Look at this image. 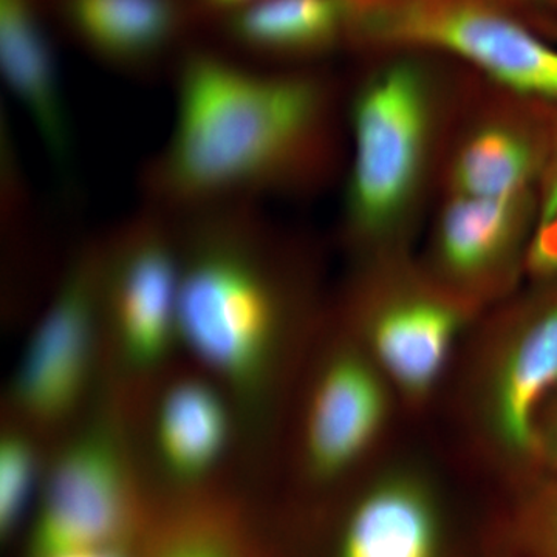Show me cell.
Segmentation results:
<instances>
[{
  "mask_svg": "<svg viewBox=\"0 0 557 557\" xmlns=\"http://www.w3.org/2000/svg\"><path fill=\"white\" fill-rule=\"evenodd\" d=\"M512 534L528 557H557V472L523 480Z\"/></svg>",
  "mask_w": 557,
  "mask_h": 557,
  "instance_id": "18",
  "label": "cell"
},
{
  "mask_svg": "<svg viewBox=\"0 0 557 557\" xmlns=\"http://www.w3.org/2000/svg\"><path fill=\"white\" fill-rule=\"evenodd\" d=\"M64 14L84 46L123 69L160 57L180 24L172 0H64Z\"/></svg>",
  "mask_w": 557,
  "mask_h": 557,
  "instance_id": "14",
  "label": "cell"
},
{
  "mask_svg": "<svg viewBox=\"0 0 557 557\" xmlns=\"http://www.w3.org/2000/svg\"><path fill=\"white\" fill-rule=\"evenodd\" d=\"M537 446L541 472H557V391L539 418Z\"/></svg>",
  "mask_w": 557,
  "mask_h": 557,
  "instance_id": "22",
  "label": "cell"
},
{
  "mask_svg": "<svg viewBox=\"0 0 557 557\" xmlns=\"http://www.w3.org/2000/svg\"><path fill=\"white\" fill-rule=\"evenodd\" d=\"M472 310L474 302L448 288H388L366 304L357 341L399 403L421 409L448 376Z\"/></svg>",
  "mask_w": 557,
  "mask_h": 557,
  "instance_id": "6",
  "label": "cell"
},
{
  "mask_svg": "<svg viewBox=\"0 0 557 557\" xmlns=\"http://www.w3.org/2000/svg\"><path fill=\"white\" fill-rule=\"evenodd\" d=\"M423 70L398 61L362 86L351 106L346 212L351 228L379 239L416 193L426 152L431 106Z\"/></svg>",
  "mask_w": 557,
  "mask_h": 557,
  "instance_id": "4",
  "label": "cell"
},
{
  "mask_svg": "<svg viewBox=\"0 0 557 557\" xmlns=\"http://www.w3.org/2000/svg\"><path fill=\"white\" fill-rule=\"evenodd\" d=\"M131 520L119 450L106 435H87L65 450L51 474L28 557L121 545Z\"/></svg>",
  "mask_w": 557,
  "mask_h": 557,
  "instance_id": "9",
  "label": "cell"
},
{
  "mask_svg": "<svg viewBox=\"0 0 557 557\" xmlns=\"http://www.w3.org/2000/svg\"><path fill=\"white\" fill-rule=\"evenodd\" d=\"M182 256L177 223L145 207L102 256L101 300L132 364H156L177 330Z\"/></svg>",
  "mask_w": 557,
  "mask_h": 557,
  "instance_id": "7",
  "label": "cell"
},
{
  "mask_svg": "<svg viewBox=\"0 0 557 557\" xmlns=\"http://www.w3.org/2000/svg\"><path fill=\"white\" fill-rule=\"evenodd\" d=\"M523 201L454 194L435 236V265L443 285L474 302L507 284L522 244Z\"/></svg>",
  "mask_w": 557,
  "mask_h": 557,
  "instance_id": "12",
  "label": "cell"
},
{
  "mask_svg": "<svg viewBox=\"0 0 557 557\" xmlns=\"http://www.w3.org/2000/svg\"><path fill=\"white\" fill-rule=\"evenodd\" d=\"M0 65L54 170L72 177L75 138L67 98L36 0H0Z\"/></svg>",
  "mask_w": 557,
  "mask_h": 557,
  "instance_id": "11",
  "label": "cell"
},
{
  "mask_svg": "<svg viewBox=\"0 0 557 557\" xmlns=\"http://www.w3.org/2000/svg\"><path fill=\"white\" fill-rule=\"evenodd\" d=\"M537 2L552 3V5H557V0H537Z\"/></svg>",
  "mask_w": 557,
  "mask_h": 557,
  "instance_id": "25",
  "label": "cell"
},
{
  "mask_svg": "<svg viewBox=\"0 0 557 557\" xmlns=\"http://www.w3.org/2000/svg\"><path fill=\"white\" fill-rule=\"evenodd\" d=\"M255 211V201H236L174 218L182 256L177 332L244 388L265 376L285 319Z\"/></svg>",
  "mask_w": 557,
  "mask_h": 557,
  "instance_id": "2",
  "label": "cell"
},
{
  "mask_svg": "<svg viewBox=\"0 0 557 557\" xmlns=\"http://www.w3.org/2000/svg\"><path fill=\"white\" fill-rule=\"evenodd\" d=\"M541 168V149L515 127H482L468 138L454 163L457 196L525 200Z\"/></svg>",
  "mask_w": 557,
  "mask_h": 557,
  "instance_id": "16",
  "label": "cell"
},
{
  "mask_svg": "<svg viewBox=\"0 0 557 557\" xmlns=\"http://www.w3.org/2000/svg\"><path fill=\"white\" fill-rule=\"evenodd\" d=\"M102 255L86 252L69 270L21 366L17 398L40 420H57L81 395L101 309Z\"/></svg>",
  "mask_w": 557,
  "mask_h": 557,
  "instance_id": "10",
  "label": "cell"
},
{
  "mask_svg": "<svg viewBox=\"0 0 557 557\" xmlns=\"http://www.w3.org/2000/svg\"><path fill=\"white\" fill-rule=\"evenodd\" d=\"M228 438V416L218 394L197 381L180 383L161 405L159 445L168 468L194 479L215 463Z\"/></svg>",
  "mask_w": 557,
  "mask_h": 557,
  "instance_id": "17",
  "label": "cell"
},
{
  "mask_svg": "<svg viewBox=\"0 0 557 557\" xmlns=\"http://www.w3.org/2000/svg\"><path fill=\"white\" fill-rule=\"evenodd\" d=\"M541 205L525 249V267L537 281H557V139L548 157Z\"/></svg>",
  "mask_w": 557,
  "mask_h": 557,
  "instance_id": "20",
  "label": "cell"
},
{
  "mask_svg": "<svg viewBox=\"0 0 557 557\" xmlns=\"http://www.w3.org/2000/svg\"><path fill=\"white\" fill-rule=\"evenodd\" d=\"M547 284L480 333L465 368L469 431L518 482L541 474L539 418L557 391V281Z\"/></svg>",
  "mask_w": 557,
  "mask_h": 557,
  "instance_id": "3",
  "label": "cell"
},
{
  "mask_svg": "<svg viewBox=\"0 0 557 557\" xmlns=\"http://www.w3.org/2000/svg\"><path fill=\"white\" fill-rule=\"evenodd\" d=\"M53 557H129L121 549L120 545L112 547H98L76 549V552L62 553V555Z\"/></svg>",
  "mask_w": 557,
  "mask_h": 557,
  "instance_id": "23",
  "label": "cell"
},
{
  "mask_svg": "<svg viewBox=\"0 0 557 557\" xmlns=\"http://www.w3.org/2000/svg\"><path fill=\"white\" fill-rule=\"evenodd\" d=\"M399 401L379 366L357 339L338 348L319 370L304 423L310 475L330 482L358 467L387 432Z\"/></svg>",
  "mask_w": 557,
  "mask_h": 557,
  "instance_id": "8",
  "label": "cell"
},
{
  "mask_svg": "<svg viewBox=\"0 0 557 557\" xmlns=\"http://www.w3.org/2000/svg\"><path fill=\"white\" fill-rule=\"evenodd\" d=\"M442 518L428 480L392 469L369 483L348 512L336 557H440Z\"/></svg>",
  "mask_w": 557,
  "mask_h": 557,
  "instance_id": "13",
  "label": "cell"
},
{
  "mask_svg": "<svg viewBox=\"0 0 557 557\" xmlns=\"http://www.w3.org/2000/svg\"><path fill=\"white\" fill-rule=\"evenodd\" d=\"M256 2H259V0H201V3H203L207 9L226 11V13L230 14L247 9V7Z\"/></svg>",
  "mask_w": 557,
  "mask_h": 557,
  "instance_id": "24",
  "label": "cell"
},
{
  "mask_svg": "<svg viewBox=\"0 0 557 557\" xmlns=\"http://www.w3.org/2000/svg\"><path fill=\"white\" fill-rule=\"evenodd\" d=\"M325 116L309 76L189 51L175 70L170 134L143 168L145 207L178 218L282 188L321 156Z\"/></svg>",
  "mask_w": 557,
  "mask_h": 557,
  "instance_id": "1",
  "label": "cell"
},
{
  "mask_svg": "<svg viewBox=\"0 0 557 557\" xmlns=\"http://www.w3.org/2000/svg\"><path fill=\"white\" fill-rule=\"evenodd\" d=\"M36 458L30 443L9 437L0 448V528L10 534L17 525L35 483Z\"/></svg>",
  "mask_w": 557,
  "mask_h": 557,
  "instance_id": "21",
  "label": "cell"
},
{
  "mask_svg": "<svg viewBox=\"0 0 557 557\" xmlns=\"http://www.w3.org/2000/svg\"><path fill=\"white\" fill-rule=\"evenodd\" d=\"M354 11L351 0H259L230 14L228 33L256 53H311L338 38Z\"/></svg>",
  "mask_w": 557,
  "mask_h": 557,
  "instance_id": "15",
  "label": "cell"
},
{
  "mask_svg": "<svg viewBox=\"0 0 557 557\" xmlns=\"http://www.w3.org/2000/svg\"><path fill=\"white\" fill-rule=\"evenodd\" d=\"M366 35L445 51L525 97L557 104V49L483 0H391L359 14Z\"/></svg>",
  "mask_w": 557,
  "mask_h": 557,
  "instance_id": "5",
  "label": "cell"
},
{
  "mask_svg": "<svg viewBox=\"0 0 557 557\" xmlns=\"http://www.w3.org/2000/svg\"><path fill=\"white\" fill-rule=\"evenodd\" d=\"M149 557H251L231 528L214 519H183L157 539Z\"/></svg>",
  "mask_w": 557,
  "mask_h": 557,
  "instance_id": "19",
  "label": "cell"
}]
</instances>
